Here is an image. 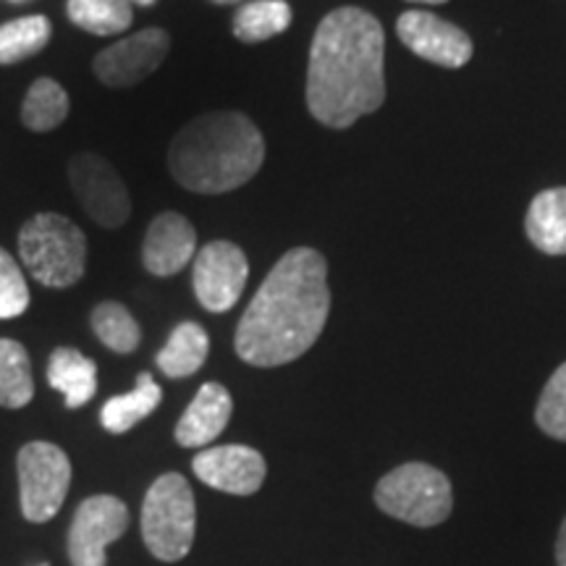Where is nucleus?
I'll return each instance as SVG.
<instances>
[{"instance_id":"1","label":"nucleus","mask_w":566,"mask_h":566,"mask_svg":"<svg viewBox=\"0 0 566 566\" xmlns=\"http://www.w3.org/2000/svg\"><path fill=\"white\" fill-rule=\"evenodd\" d=\"M328 313V263L313 247H296L273 265L244 310L233 336L239 359L254 367L294 363L321 338Z\"/></svg>"},{"instance_id":"2","label":"nucleus","mask_w":566,"mask_h":566,"mask_svg":"<svg viewBox=\"0 0 566 566\" xmlns=\"http://www.w3.org/2000/svg\"><path fill=\"white\" fill-rule=\"evenodd\" d=\"M386 34L370 11L344 6L317 27L307 63V111L328 129H346L386 101Z\"/></svg>"},{"instance_id":"3","label":"nucleus","mask_w":566,"mask_h":566,"mask_svg":"<svg viewBox=\"0 0 566 566\" xmlns=\"http://www.w3.org/2000/svg\"><path fill=\"white\" fill-rule=\"evenodd\" d=\"M265 160V139L244 113L197 116L168 147V168L184 189L223 195L244 187Z\"/></svg>"},{"instance_id":"4","label":"nucleus","mask_w":566,"mask_h":566,"mask_svg":"<svg viewBox=\"0 0 566 566\" xmlns=\"http://www.w3.org/2000/svg\"><path fill=\"white\" fill-rule=\"evenodd\" d=\"M21 265L48 289H71L84 275L87 239L71 218L40 212L19 231Z\"/></svg>"},{"instance_id":"5","label":"nucleus","mask_w":566,"mask_h":566,"mask_svg":"<svg viewBox=\"0 0 566 566\" xmlns=\"http://www.w3.org/2000/svg\"><path fill=\"white\" fill-rule=\"evenodd\" d=\"M197 527L195 493L179 472L160 475L142 504V537L160 562H181L192 551Z\"/></svg>"},{"instance_id":"6","label":"nucleus","mask_w":566,"mask_h":566,"mask_svg":"<svg viewBox=\"0 0 566 566\" xmlns=\"http://www.w3.org/2000/svg\"><path fill=\"white\" fill-rule=\"evenodd\" d=\"M375 504L384 514L412 527H436L449 520L454 491L441 470L424 462H407L378 480Z\"/></svg>"},{"instance_id":"7","label":"nucleus","mask_w":566,"mask_h":566,"mask_svg":"<svg viewBox=\"0 0 566 566\" xmlns=\"http://www.w3.org/2000/svg\"><path fill=\"white\" fill-rule=\"evenodd\" d=\"M21 512L30 522H51L61 512L71 485V462L55 443L32 441L19 451Z\"/></svg>"},{"instance_id":"8","label":"nucleus","mask_w":566,"mask_h":566,"mask_svg":"<svg viewBox=\"0 0 566 566\" xmlns=\"http://www.w3.org/2000/svg\"><path fill=\"white\" fill-rule=\"evenodd\" d=\"M69 181L87 216L103 229H118L129 221V189L116 168L95 153H80L69 163Z\"/></svg>"},{"instance_id":"9","label":"nucleus","mask_w":566,"mask_h":566,"mask_svg":"<svg viewBox=\"0 0 566 566\" xmlns=\"http://www.w3.org/2000/svg\"><path fill=\"white\" fill-rule=\"evenodd\" d=\"M129 527V509L116 495H90L76 509L69 530V558L74 566H105V551Z\"/></svg>"},{"instance_id":"10","label":"nucleus","mask_w":566,"mask_h":566,"mask_svg":"<svg viewBox=\"0 0 566 566\" xmlns=\"http://www.w3.org/2000/svg\"><path fill=\"white\" fill-rule=\"evenodd\" d=\"M247 275H250V263L242 247L231 242L205 244L195 254L192 268L197 302L208 313H229L244 292Z\"/></svg>"},{"instance_id":"11","label":"nucleus","mask_w":566,"mask_h":566,"mask_svg":"<svg viewBox=\"0 0 566 566\" xmlns=\"http://www.w3.org/2000/svg\"><path fill=\"white\" fill-rule=\"evenodd\" d=\"M168 48H171L168 32L150 27V30H142L113 42L111 48L95 55L92 66H95L97 80L108 84V87H134V84L147 80L166 61Z\"/></svg>"},{"instance_id":"12","label":"nucleus","mask_w":566,"mask_h":566,"mask_svg":"<svg viewBox=\"0 0 566 566\" xmlns=\"http://www.w3.org/2000/svg\"><path fill=\"white\" fill-rule=\"evenodd\" d=\"M396 34L420 59L443 69H462L472 59V40L457 24L430 11H405L396 21Z\"/></svg>"},{"instance_id":"13","label":"nucleus","mask_w":566,"mask_h":566,"mask_svg":"<svg viewBox=\"0 0 566 566\" xmlns=\"http://www.w3.org/2000/svg\"><path fill=\"white\" fill-rule=\"evenodd\" d=\"M195 475L205 485L231 495H252L265 483V459L250 446H212L195 457Z\"/></svg>"},{"instance_id":"14","label":"nucleus","mask_w":566,"mask_h":566,"mask_svg":"<svg viewBox=\"0 0 566 566\" xmlns=\"http://www.w3.org/2000/svg\"><path fill=\"white\" fill-rule=\"evenodd\" d=\"M197 233L195 226L181 216V212L166 210L153 218L150 229L145 233L142 244V263L145 271L153 275H176L195 260Z\"/></svg>"},{"instance_id":"15","label":"nucleus","mask_w":566,"mask_h":566,"mask_svg":"<svg viewBox=\"0 0 566 566\" xmlns=\"http://www.w3.org/2000/svg\"><path fill=\"white\" fill-rule=\"evenodd\" d=\"M231 412V394L221 384H205L176 424V443L184 449H200L212 443L226 430Z\"/></svg>"},{"instance_id":"16","label":"nucleus","mask_w":566,"mask_h":566,"mask_svg":"<svg viewBox=\"0 0 566 566\" xmlns=\"http://www.w3.org/2000/svg\"><path fill=\"white\" fill-rule=\"evenodd\" d=\"M48 384L63 394L69 409H80L97 391V365L82 352L61 346L48 363Z\"/></svg>"},{"instance_id":"17","label":"nucleus","mask_w":566,"mask_h":566,"mask_svg":"<svg viewBox=\"0 0 566 566\" xmlns=\"http://www.w3.org/2000/svg\"><path fill=\"white\" fill-rule=\"evenodd\" d=\"M525 231L541 252L566 254V187L546 189L530 202Z\"/></svg>"},{"instance_id":"18","label":"nucleus","mask_w":566,"mask_h":566,"mask_svg":"<svg viewBox=\"0 0 566 566\" xmlns=\"http://www.w3.org/2000/svg\"><path fill=\"white\" fill-rule=\"evenodd\" d=\"M163 399L160 386L155 384V378L150 373H142L137 378V386L134 391L113 396V399L105 401L103 412H101V422L103 428L113 436H122L126 430H132L134 424L150 417L155 409H158Z\"/></svg>"},{"instance_id":"19","label":"nucleus","mask_w":566,"mask_h":566,"mask_svg":"<svg viewBox=\"0 0 566 566\" xmlns=\"http://www.w3.org/2000/svg\"><path fill=\"white\" fill-rule=\"evenodd\" d=\"M210 354V336L200 323L176 325L171 338L158 352V367L168 378H189L205 365Z\"/></svg>"},{"instance_id":"20","label":"nucleus","mask_w":566,"mask_h":566,"mask_svg":"<svg viewBox=\"0 0 566 566\" xmlns=\"http://www.w3.org/2000/svg\"><path fill=\"white\" fill-rule=\"evenodd\" d=\"M289 24H292V6L286 0H252L233 17V34L247 45H254L286 32Z\"/></svg>"},{"instance_id":"21","label":"nucleus","mask_w":566,"mask_h":566,"mask_svg":"<svg viewBox=\"0 0 566 566\" xmlns=\"http://www.w3.org/2000/svg\"><path fill=\"white\" fill-rule=\"evenodd\" d=\"M34 380L30 354L19 342L0 338V407L21 409L32 401Z\"/></svg>"},{"instance_id":"22","label":"nucleus","mask_w":566,"mask_h":566,"mask_svg":"<svg viewBox=\"0 0 566 566\" xmlns=\"http://www.w3.org/2000/svg\"><path fill=\"white\" fill-rule=\"evenodd\" d=\"M66 11L80 30L97 38L122 34L134 21L132 0H69Z\"/></svg>"},{"instance_id":"23","label":"nucleus","mask_w":566,"mask_h":566,"mask_svg":"<svg viewBox=\"0 0 566 566\" xmlns=\"http://www.w3.org/2000/svg\"><path fill=\"white\" fill-rule=\"evenodd\" d=\"M69 116V95L59 82L40 76L21 105V122L32 132H53Z\"/></svg>"},{"instance_id":"24","label":"nucleus","mask_w":566,"mask_h":566,"mask_svg":"<svg viewBox=\"0 0 566 566\" xmlns=\"http://www.w3.org/2000/svg\"><path fill=\"white\" fill-rule=\"evenodd\" d=\"M51 34L53 27L45 17L6 21L0 27V63L11 66V63H19L34 53H40L48 45V40H51Z\"/></svg>"},{"instance_id":"25","label":"nucleus","mask_w":566,"mask_h":566,"mask_svg":"<svg viewBox=\"0 0 566 566\" xmlns=\"http://www.w3.org/2000/svg\"><path fill=\"white\" fill-rule=\"evenodd\" d=\"M92 331L116 354H132L142 342L137 321L118 302H101L92 310Z\"/></svg>"},{"instance_id":"26","label":"nucleus","mask_w":566,"mask_h":566,"mask_svg":"<svg viewBox=\"0 0 566 566\" xmlns=\"http://www.w3.org/2000/svg\"><path fill=\"white\" fill-rule=\"evenodd\" d=\"M535 422L554 441H566V363L551 375L535 407Z\"/></svg>"},{"instance_id":"27","label":"nucleus","mask_w":566,"mask_h":566,"mask_svg":"<svg viewBox=\"0 0 566 566\" xmlns=\"http://www.w3.org/2000/svg\"><path fill=\"white\" fill-rule=\"evenodd\" d=\"M27 307H30V286H27L24 271L0 247V321L24 315Z\"/></svg>"},{"instance_id":"28","label":"nucleus","mask_w":566,"mask_h":566,"mask_svg":"<svg viewBox=\"0 0 566 566\" xmlns=\"http://www.w3.org/2000/svg\"><path fill=\"white\" fill-rule=\"evenodd\" d=\"M556 564L566 566V516H564L562 530H558V537H556Z\"/></svg>"},{"instance_id":"29","label":"nucleus","mask_w":566,"mask_h":566,"mask_svg":"<svg viewBox=\"0 0 566 566\" xmlns=\"http://www.w3.org/2000/svg\"><path fill=\"white\" fill-rule=\"evenodd\" d=\"M409 3H424V6H441V3H449V0H409Z\"/></svg>"},{"instance_id":"30","label":"nucleus","mask_w":566,"mask_h":566,"mask_svg":"<svg viewBox=\"0 0 566 566\" xmlns=\"http://www.w3.org/2000/svg\"><path fill=\"white\" fill-rule=\"evenodd\" d=\"M212 3H218V6H229V3H239V0H212Z\"/></svg>"},{"instance_id":"31","label":"nucleus","mask_w":566,"mask_h":566,"mask_svg":"<svg viewBox=\"0 0 566 566\" xmlns=\"http://www.w3.org/2000/svg\"><path fill=\"white\" fill-rule=\"evenodd\" d=\"M137 3H142V6H153L155 0H137Z\"/></svg>"},{"instance_id":"32","label":"nucleus","mask_w":566,"mask_h":566,"mask_svg":"<svg viewBox=\"0 0 566 566\" xmlns=\"http://www.w3.org/2000/svg\"><path fill=\"white\" fill-rule=\"evenodd\" d=\"M9 3H30V0H9Z\"/></svg>"},{"instance_id":"33","label":"nucleus","mask_w":566,"mask_h":566,"mask_svg":"<svg viewBox=\"0 0 566 566\" xmlns=\"http://www.w3.org/2000/svg\"><path fill=\"white\" fill-rule=\"evenodd\" d=\"M40 566H48V564H40Z\"/></svg>"}]
</instances>
